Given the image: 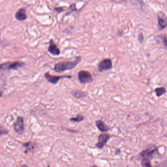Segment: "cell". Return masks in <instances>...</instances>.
Wrapping results in <instances>:
<instances>
[{"label":"cell","mask_w":167,"mask_h":167,"mask_svg":"<svg viewBox=\"0 0 167 167\" xmlns=\"http://www.w3.org/2000/svg\"><path fill=\"white\" fill-rule=\"evenodd\" d=\"M157 155H159L158 149L155 145H152L149 148L143 150L139 155L142 158L141 165L143 167H151V160Z\"/></svg>","instance_id":"obj_1"},{"label":"cell","mask_w":167,"mask_h":167,"mask_svg":"<svg viewBox=\"0 0 167 167\" xmlns=\"http://www.w3.org/2000/svg\"><path fill=\"white\" fill-rule=\"evenodd\" d=\"M81 57L77 56L74 61H68L57 63L54 66V70L56 72L62 73L65 71L71 70L77 66L81 62Z\"/></svg>","instance_id":"obj_2"},{"label":"cell","mask_w":167,"mask_h":167,"mask_svg":"<svg viewBox=\"0 0 167 167\" xmlns=\"http://www.w3.org/2000/svg\"><path fill=\"white\" fill-rule=\"evenodd\" d=\"M78 77L79 82L81 84H87L92 82L93 81L92 75L85 70H81L78 72Z\"/></svg>","instance_id":"obj_3"},{"label":"cell","mask_w":167,"mask_h":167,"mask_svg":"<svg viewBox=\"0 0 167 167\" xmlns=\"http://www.w3.org/2000/svg\"><path fill=\"white\" fill-rule=\"evenodd\" d=\"M110 138V134L106 132L100 134L98 137V141L95 146L99 149H102L105 146Z\"/></svg>","instance_id":"obj_4"},{"label":"cell","mask_w":167,"mask_h":167,"mask_svg":"<svg viewBox=\"0 0 167 167\" xmlns=\"http://www.w3.org/2000/svg\"><path fill=\"white\" fill-rule=\"evenodd\" d=\"M112 67H113V64L110 59H104L103 60L100 62L97 65V70L100 72H103V71L111 69Z\"/></svg>","instance_id":"obj_5"},{"label":"cell","mask_w":167,"mask_h":167,"mask_svg":"<svg viewBox=\"0 0 167 167\" xmlns=\"http://www.w3.org/2000/svg\"><path fill=\"white\" fill-rule=\"evenodd\" d=\"M157 26L159 31L164 29L167 26V16L164 13L160 11L158 13Z\"/></svg>","instance_id":"obj_6"},{"label":"cell","mask_w":167,"mask_h":167,"mask_svg":"<svg viewBox=\"0 0 167 167\" xmlns=\"http://www.w3.org/2000/svg\"><path fill=\"white\" fill-rule=\"evenodd\" d=\"M45 77L47 80L48 82L53 84H56L59 82L60 79L63 78H71V75H61V76H56V75H51L49 73H47L45 75Z\"/></svg>","instance_id":"obj_7"},{"label":"cell","mask_w":167,"mask_h":167,"mask_svg":"<svg viewBox=\"0 0 167 167\" xmlns=\"http://www.w3.org/2000/svg\"><path fill=\"white\" fill-rule=\"evenodd\" d=\"M14 128L15 131L18 134L21 135L24 132V119L22 117L17 118L16 121L14 124Z\"/></svg>","instance_id":"obj_8"},{"label":"cell","mask_w":167,"mask_h":167,"mask_svg":"<svg viewBox=\"0 0 167 167\" xmlns=\"http://www.w3.org/2000/svg\"><path fill=\"white\" fill-rule=\"evenodd\" d=\"M48 51L53 56H59L60 53V50L57 47L52 39L51 40L50 42Z\"/></svg>","instance_id":"obj_9"},{"label":"cell","mask_w":167,"mask_h":167,"mask_svg":"<svg viewBox=\"0 0 167 167\" xmlns=\"http://www.w3.org/2000/svg\"><path fill=\"white\" fill-rule=\"evenodd\" d=\"M96 125L97 129L102 132H107L110 130V127L101 120H97L96 122Z\"/></svg>","instance_id":"obj_10"},{"label":"cell","mask_w":167,"mask_h":167,"mask_svg":"<svg viewBox=\"0 0 167 167\" xmlns=\"http://www.w3.org/2000/svg\"><path fill=\"white\" fill-rule=\"evenodd\" d=\"M15 18L20 21H24L27 18L26 11L24 8H21L18 10L15 13Z\"/></svg>","instance_id":"obj_11"},{"label":"cell","mask_w":167,"mask_h":167,"mask_svg":"<svg viewBox=\"0 0 167 167\" xmlns=\"http://www.w3.org/2000/svg\"><path fill=\"white\" fill-rule=\"evenodd\" d=\"M71 94L73 95V96L77 99H81L83 97H85L87 95L86 92L82 90H78V89L73 90L71 92Z\"/></svg>","instance_id":"obj_12"},{"label":"cell","mask_w":167,"mask_h":167,"mask_svg":"<svg viewBox=\"0 0 167 167\" xmlns=\"http://www.w3.org/2000/svg\"><path fill=\"white\" fill-rule=\"evenodd\" d=\"M24 65V63L19 62H9L8 66V70H16L20 67H22Z\"/></svg>","instance_id":"obj_13"},{"label":"cell","mask_w":167,"mask_h":167,"mask_svg":"<svg viewBox=\"0 0 167 167\" xmlns=\"http://www.w3.org/2000/svg\"><path fill=\"white\" fill-rule=\"evenodd\" d=\"M155 93L156 94V96L157 97H160L162 95L166 93V89L164 87H158L155 89Z\"/></svg>","instance_id":"obj_14"},{"label":"cell","mask_w":167,"mask_h":167,"mask_svg":"<svg viewBox=\"0 0 167 167\" xmlns=\"http://www.w3.org/2000/svg\"><path fill=\"white\" fill-rule=\"evenodd\" d=\"M84 117L81 114H78L75 117H72L70 119V121L74 122V123H79L81 122L84 121Z\"/></svg>","instance_id":"obj_15"},{"label":"cell","mask_w":167,"mask_h":167,"mask_svg":"<svg viewBox=\"0 0 167 167\" xmlns=\"http://www.w3.org/2000/svg\"><path fill=\"white\" fill-rule=\"evenodd\" d=\"M23 146L26 148L28 151H31L35 148V144L32 142H28L23 144Z\"/></svg>","instance_id":"obj_16"},{"label":"cell","mask_w":167,"mask_h":167,"mask_svg":"<svg viewBox=\"0 0 167 167\" xmlns=\"http://www.w3.org/2000/svg\"><path fill=\"white\" fill-rule=\"evenodd\" d=\"M9 132V131L7 129L4 128L2 125H0V136L1 135H6Z\"/></svg>","instance_id":"obj_17"},{"label":"cell","mask_w":167,"mask_h":167,"mask_svg":"<svg viewBox=\"0 0 167 167\" xmlns=\"http://www.w3.org/2000/svg\"><path fill=\"white\" fill-rule=\"evenodd\" d=\"M138 41L140 43H142L144 41V36L143 34L142 33L138 35Z\"/></svg>","instance_id":"obj_18"},{"label":"cell","mask_w":167,"mask_h":167,"mask_svg":"<svg viewBox=\"0 0 167 167\" xmlns=\"http://www.w3.org/2000/svg\"><path fill=\"white\" fill-rule=\"evenodd\" d=\"M54 10L57 11V12L59 13H60L62 12V11H64V9H63L62 7H56Z\"/></svg>","instance_id":"obj_19"},{"label":"cell","mask_w":167,"mask_h":167,"mask_svg":"<svg viewBox=\"0 0 167 167\" xmlns=\"http://www.w3.org/2000/svg\"><path fill=\"white\" fill-rule=\"evenodd\" d=\"M3 92H2V91H0V97H1L2 96V95H3Z\"/></svg>","instance_id":"obj_20"}]
</instances>
